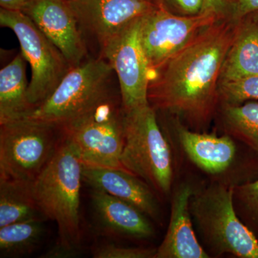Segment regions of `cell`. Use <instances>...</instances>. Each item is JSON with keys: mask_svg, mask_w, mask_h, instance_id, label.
I'll list each match as a JSON object with an SVG mask.
<instances>
[{"mask_svg": "<svg viewBox=\"0 0 258 258\" xmlns=\"http://www.w3.org/2000/svg\"><path fill=\"white\" fill-rule=\"evenodd\" d=\"M177 134L185 154L205 172L211 174L224 172L235 159L236 146L230 136L201 134L183 126L178 128Z\"/></svg>", "mask_w": 258, "mask_h": 258, "instance_id": "cell-16", "label": "cell"}, {"mask_svg": "<svg viewBox=\"0 0 258 258\" xmlns=\"http://www.w3.org/2000/svg\"><path fill=\"white\" fill-rule=\"evenodd\" d=\"M0 125V178L33 183L57 151L60 127L27 118Z\"/></svg>", "mask_w": 258, "mask_h": 258, "instance_id": "cell-6", "label": "cell"}, {"mask_svg": "<svg viewBox=\"0 0 258 258\" xmlns=\"http://www.w3.org/2000/svg\"><path fill=\"white\" fill-rule=\"evenodd\" d=\"M61 129L83 163L123 169L120 162L124 145L123 110L111 96Z\"/></svg>", "mask_w": 258, "mask_h": 258, "instance_id": "cell-8", "label": "cell"}, {"mask_svg": "<svg viewBox=\"0 0 258 258\" xmlns=\"http://www.w3.org/2000/svg\"><path fill=\"white\" fill-rule=\"evenodd\" d=\"M221 18L200 13L173 14L157 7L141 18L140 36L152 74Z\"/></svg>", "mask_w": 258, "mask_h": 258, "instance_id": "cell-9", "label": "cell"}, {"mask_svg": "<svg viewBox=\"0 0 258 258\" xmlns=\"http://www.w3.org/2000/svg\"><path fill=\"white\" fill-rule=\"evenodd\" d=\"M224 124L227 132L247 144L258 154V103L225 105Z\"/></svg>", "mask_w": 258, "mask_h": 258, "instance_id": "cell-21", "label": "cell"}, {"mask_svg": "<svg viewBox=\"0 0 258 258\" xmlns=\"http://www.w3.org/2000/svg\"><path fill=\"white\" fill-rule=\"evenodd\" d=\"M0 24L14 32L22 55L31 68L28 96L34 109L52 94L71 67L60 51L22 12L1 8Z\"/></svg>", "mask_w": 258, "mask_h": 258, "instance_id": "cell-7", "label": "cell"}, {"mask_svg": "<svg viewBox=\"0 0 258 258\" xmlns=\"http://www.w3.org/2000/svg\"><path fill=\"white\" fill-rule=\"evenodd\" d=\"M45 221L29 220L0 227V257H21L31 254L43 237Z\"/></svg>", "mask_w": 258, "mask_h": 258, "instance_id": "cell-20", "label": "cell"}, {"mask_svg": "<svg viewBox=\"0 0 258 258\" xmlns=\"http://www.w3.org/2000/svg\"><path fill=\"white\" fill-rule=\"evenodd\" d=\"M254 19L258 20V13H254Z\"/></svg>", "mask_w": 258, "mask_h": 258, "instance_id": "cell-29", "label": "cell"}, {"mask_svg": "<svg viewBox=\"0 0 258 258\" xmlns=\"http://www.w3.org/2000/svg\"><path fill=\"white\" fill-rule=\"evenodd\" d=\"M258 13V0H235L227 18L235 23H240L246 17Z\"/></svg>", "mask_w": 258, "mask_h": 258, "instance_id": "cell-26", "label": "cell"}, {"mask_svg": "<svg viewBox=\"0 0 258 258\" xmlns=\"http://www.w3.org/2000/svg\"><path fill=\"white\" fill-rule=\"evenodd\" d=\"M22 13L60 51L71 68L84 62L87 53L82 32L64 0H30Z\"/></svg>", "mask_w": 258, "mask_h": 258, "instance_id": "cell-12", "label": "cell"}, {"mask_svg": "<svg viewBox=\"0 0 258 258\" xmlns=\"http://www.w3.org/2000/svg\"><path fill=\"white\" fill-rule=\"evenodd\" d=\"M233 188L234 196L238 199L252 218L258 221V180Z\"/></svg>", "mask_w": 258, "mask_h": 258, "instance_id": "cell-25", "label": "cell"}, {"mask_svg": "<svg viewBox=\"0 0 258 258\" xmlns=\"http://www.w3.org/2000/svg\"><path fill=\"white\" fill-rule=\"evenodd\" d=\"M239 24L220 19L154 72L149 104L192 124H205L215 110L222 67Z\"/></svg>", "mask_w": 258, "mask_h": 258, "instance_id": "cell-1", "label": "cell"}, {"mask_svg": "<svg viewBox=\"0 0 258 258\" xmlns=\"http://www.w3.org/2000/svg\"><path fill=\"white\" fill-rule=\"evenodd\" d=\"M91 201L98 223L108 233L135 239L154 235V228L145 214L130 203L93 189Z\"/></svg>", "mask_w": 258, "mask_h": 258, "instance_id": "cell-15", "label": "cell"}, {"mask_svg": "<svg viewBox=\"0 0 258 258\" xmlns=\"http://www.w3.org/2000/svg\"><path fill=\"white\" fill-rule=\"evenodd\" d=\"M154 5L173 14L192 16L200 14L204 0H151Z\"/></svg>", "mask_w": 258, "mask_h": 258, "instance_id": "cell-24", "label": "cell"}, {"mask_svg": "<svg viewBox=\"0 0 258 258\" xmlns=\"http://www.w3.org/2000/svg\"><path fill=\"white\" fill-rule=\"evenodd\" d=\"M157 249L127 247L104 244L96 247L93 251L95 258H154Z\"/></svg>", "mask_w": 258, "mask_h": 258, "instance_id": "cell-23", "label": "cell"}, {"mask_svg": "<svg viewBox=\"0 0 258 258\" xmlns=\"http://www.w3.org/2000/svg\"><path fill=\"white\" fill-rule=\"evenodd\" d=\"M140 20H134L101 47V57L118 77L124 111L149 104L152 71L141 41Z\"/></svg>", "mask_w": 258, "mask_h": 258, "instance_id": "cell-10", "label": "cell"}, {"mask_svg": "<svg viewBox=\"0 0 258 258\" xmlns=\"http://www.w3.org/2000/svg\"><path fill=\"white\" fill-rule=\"evenodd\" d=\"M81 32L83 30L103 47L112 37L137 19L157 8L151 0H64Z\"/></svg>", "mask_w": 258, "mask_h": 258, "instance_id": "cell-11", "label": "cell"}, {"mask_svg": "<svg viewBox=\"0 0 258 258\" xmlns=\"http://www.w3.org/2000/svg\"><path fill=\"white\" fill-rule=\"evenodd\" d=\"M258 75V20L241 21L226 56L220 81Z\"/></svg>", "mask_w": 258, "mask_h": 258, "instance_id": "cell-18", "label": "cell"}, {"mask_svg": "<svg viewBox=\"0 0 258 258\" xmlns=\"http://www.w3.org/2000/svg\"><path fill=\"white\" fill-rule=\"evenodd\" d=\"M82 181V159L63 134L53 157L32 183V191L45 217L57 224V244L76 255L81 245L80 195Z\"/></svg>", "mask_w": 258, "mask_h": 258, "instance_id": "cell-2", "label": "cell"}, {"mask_svg": "<svg viewBox=\"0 0 258 258\" xmlns=\"http://www.w3.org/2000/svg\"><path fill=\"white\" fill-rule=\"evenodd\" d=\"M113 72L102 57L71 68L52 94L23 118L64 126L111 97Z\"/></svg>", "mask_w": 258, "mask_h": 258, "instance_id": "cell-5", "label": "cell"}, {"mask_svg": "<svg viewBox=\"0 0 258 258\" xmlns=\"http://www.w3.org/2000/svg\"><path fill=\"white\" fill-rule=\"evenodd\" d=\"M25 61L18 54L0 71V125L25 118L33 110L28 100Z\"/></svg>", "mask_w": 258, "mask_h": 258, "instance_id": "cell-17", "label": "cell"}, {"mask_svg": "<svg viewBox=\"0 0 258 258\" xmlns=\"http://www.w3.org/2000/svg\"><path fill=\"white\" fill-rule=\"evenodd\" d=\"M83 181L91 189L104 191L130 203L147 216L154 219L159 217V203L152 188L125 169L83 162Z\"/></svg>", "mask_w": 258, "mask_h": 258, "instance_id": "cell-13", "label": "cell"}, {"mask_svg": "<svg viewBox=\"0 0 258 258\" xmlns=\"http://www.w3.org/2000/svg\"><path fill=\"white\" fill-rule=\"evenodd\" d=\"M235 0H233V3H234V2H235Z\"/></svg>", "mask_w": 258, "mask_h": 258, "instance_id": "cell-30", "label": "cell"}, {"mask_svg": "<svg viewBox=\"0 0 258 258\" xmlns=\"http://www.w3.org/2000/svg\"><path fill=\"white\" fill-rule=\"evenodd\" d=\"M123 124L124 145L120 157L123 169L158 192L168 195L173 181L172 156L155 109L149 104L123 110Z\"/></svg>", "mask_w": 258, "mask_h": 258, "instance_id": "cell-3", "label": "cell"}, {"mask_svg": "<svg viewBox=\"0 0 258 258\" xmlns=\"http://www.w3.org/2000/svg\"><path fill=\"white\" fill-rule=\"evenodd\" d=\"M35 220L47 219L34 197L32 183L0 178V227Z\"/></svg>", "mask_w": 258, "mask_h": 258, "instance_id": "cell-19", "label": "cell"}, {"mask_svg": "<svg viewBox=\"0 0 258 258\" xmlns=\"http://www.w3.org/2000/svg\"><path fill=\"white\" fill-rule=\"evenodd\" d=\"M218 96L225 105H240L249 100L258 101V75L232 81H220Z\"/></svg>", "mask_w": 258, "mask_h": 258, "instance_id": "cell-22", "label": "cell"}, {"mask_svg": "<svg viewBox=\"0 0 258 258\" xmlns=\"http://www.w3.org/2000/svg\"><path fill=\"white\" fill-rule=\"evenodd\" d=\"M194 193L192 187L184 184L174 194L170 222L154 258L210 257L199 242L193 229L189 202Z\"/></svg>", "mask_w": 258, "mask_h": 258, "instance_id": "cell-14", "label": "cell"}, {"mask_svg": "<svg viewBox=\"0 0 258 258\" xmlns=\"http://www.w3.org/2000/svg\"><path fill=\"white\" fill-rule=\"evenodd\" d=\"M30 1V0H0V5L3 9L22 12Z\"/></svg>", "mask_w": 258, "mask_h": 258, "instance_id": "cell-28", "label": "cell"}, {"mask_svg": "<svg viewBox=\"0 0 258 258\" xmlns=\"http://www.w3.org/2000/svg\"><path fill=\"white\" fill-rule=\"evenodd\" d=\"M189 210L204 242L212 253L258 258L257 239L236 214L233 187L216 184L194 193Z\"/></svg>", "mask_w": 258, "mask_h": 258, "instance_id": "cell-4", "label": "cell"}, {"mask_svg": "<svg viewBox=\"0 0 258 258\" xmlns=\"http://www.w3.org/2000/svg\"><path fill=\"white\" fill-rule=\"evenodd\" d=\"M233 0H204L201 13L216 15L219 18H227Z\"/></svg>", "mask_w": 258, "mask_h": 258, "instance_id": "cell-27", "label": "cell"}]
</instances>
